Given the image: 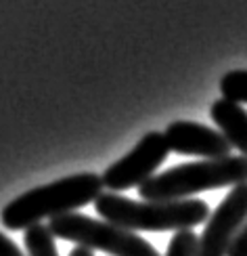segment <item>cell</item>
<instances>
[{
	"instance_id": "1",
	"label": "cell",
	"mask_w": 247,
	"mask_h": 256,
	"mask_svg": "<svg viewBox=\"0 0 247 256\" xmlns=\"http://www.w3.org/2000/svg\"><path fill=\"white\" fill-rule=\"evenodd\" d=\"M103 194V178L94 172H82L59 178L55 183L42 185L21 194L2 208L0 220L10 231H27L40 225L42 218H55L69 214Z\"/></svg>"
},
{
	"instance_id": "2",
	"label": "cell",
	"mask_w": 247,
	"mask_h": 256,
	"mask_svg": "<svg viewBox=\"0 0 247 256\" xmlns=\"http://www.w3.org/2000/svg\"><path fill=\"white\" fill-rule=\"evenodd\" d=\"M96 212L111 225L128 231H191L210 218V206L203 200L136 202L117 194H101L94 202Z\"/></svg>"
},
{
	"instance_id": "3",
	"label": "cell",
	"mask_w": 247,
	"mask_h": 256,
	"mask_svg": "<svg viewBox=\"0 0 247 256\" xmlns=\"http://www.w3.org/2000/svg\"><path fill=\"white\" fill-rule=\"evenodd\" d=\"M247 183V158L229 156L220 160L180 164L162 174H155L138 187V196L145 202H172L189 200L201 191L235 187Z\"/></svg>"
},
{
	"instance_id": "4",
	"label": "cell",
	"mask_w": 247,
	"mask_h": 256,
	"mask_svg": "<svg viewBox=\"0 0 247 256\" xmlns=\"http://www.w3.org/2000/svg\"><path fill=\"white\" fill-rule=\"evenodd\" d=\"M46 227L52 238L73 242L88 250H101L111 256H162L153 244L143 240L138 233L111 225L107 220L90 218L80 212L50 218Z\"/></svg>"
},
{
	"instance_id": "5",
	"label": "cell",
	"mask_w": 247,
	"mask_h": 256,
	"mask_svg": "<svg viewBox=\"0 0 247 256\" xmlns=\"http://www.w3.org/2000/svg\"><path fill=\"white\" fill-rule=\"evenodd\" d=\"M168 154L170 147L166 143L164 132H147L130 154L113 162L101 174L103 187H107L111 194L126 191L130 187H141L145 180L155 176V170L166 162Z\"/></svg>"
},
{
	"instance_id": "6",
	"label": "cell",
	"mask_w": 247,
	"mask_h": 256,
	"mask_svg": "<svg viewBox=\"0 0 247 256\" xmlns=\"http://www.w3.org/2000/svg\"><path fill=\"white\" fill-rule=\"evenodd\" d=\"M247 222V183L235 185L212 212L197 246V256H227L235 236Z\"/></svg>"
},
{
	"instance_id": "7",
	"label": "cell",
	"mask_w": 247,
	"mask_h": 256,
	"mask_svg": "<svg viewBox=\"0 0 247 256\" xmlns=\"http://www.w3.org/2000/svg\"><path fill=\"white\" fill-rule=\"evenodd\" d=\"M164 136L170 152H176L182 156L220 160V158H229L233 149L220 130H214V128L206 124H197L189 120H176L168 124Z\"/></svg>"
},
{
	"instance_id": "8",
	"label": "cell",
	"mask_w": 247,
	"mask_h": 256,
	"mask_svg": "<svg viewBox=\"0 0 247 256\" xmlns=\"http://www.w3.org/2000/svg\"><path fill=\"white\" fill-rule=\"evenodd\" d=\"M210 118L218 126L222 136L231 143V147L239 149L241 156L247 158V110L243 105L224 97L216 99L210 108Z\"/></svg>"
},
{
	"instance_id": "9",
	"label": "cell",
	"mask_w": 247,
	"mask_h": 256,
	"mask_svg": "<svg viewBox=\"0 0 247 256\" xmlns=\"http://www.w3.org/2000/svg\"><path fill=\"white\" fill-rule=\"evenodd\" d=\"M23 244L27 248V256H59L55 238L46 225H34L25 231Z\"/></svg>"
},
{
	"instance_id": "10",
	"label": "cell",
	"mask_w": 247,
	"mask_h": 256,
	"mask_svg": "<svg viewBox=\"0 0 247 256\" xmlns=\"http://www.w3.org/2000/svg\"><path fill=\"white\" fill-rule=\"evenodd\" d=\"M222 97L235 103H247V70H231L220 80Z\"/></svg>"
},
{
	"instance_id": "11",
	"label": "cell",
	"mask_w": 247,
	"mask_h": 256,
	"mask_svg": "<svg viewBox=\"0 0 247 256\" xmlns=\"http://www.w3.org/2000/svg\"><path fill=\"white\" fill-rule=\"evenodd\" d=\"M197 246H199V238L193 229L178 231V233H174V238L170 240L166 256H197Z\"/></svg>"
},
{
	"instance_id": "12",
	"label": "cell",
	"mask_w": 247,
	"mask_h": 256,
	"mask_svg": "<svg viewBox=\"0 0 247 256\" xmlns=\"http://www.w3.org/2000/svg\"><path fill=\"white\" fill-rule=\"evenodd\" d=\"M227 256H247V222L239 229L237 236H235Z\"/></svg>"
},
{
	"instance_id": "13",
	"label": "cell",
	"mask_w": 247,
	"mask_h": 256,
	"mask_svg": "<svg viewBox=\"0 0 247 256\" xmlns=\"http://www.w3.org/2000/svg\"><path fill=\"white\" fill-rule=\"evenodd\" d=\"M0 256H25V254L21 252V248L13 240L6 238L4 233H0Z\"/></svg>"
},
{
	"instance_id": "14",
	"label": "cell",
	"mask_w": 247,
	"mask_h": 256,
	"mask_svg": "<svg viewBox=\"0 0 247 256\" xmlns=\"http://www.w3.org/2000/svg\"><path fill=\"white\" fill-rule=\"evenodd\" d=\"M69 256H94L92 254V250H88V248H82V246H76L71 252H69Z\"/></svg>"
}]
</instances>
